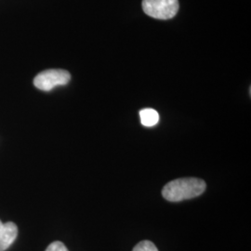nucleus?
<instances>
[{"mask_svg":"<svg viewBox=\"0 0 251 251\" xmlns=\"http://www.w3.org/2000/svg\"><path fill=\"white\" fill-rule=\"evenodd\" d=\"M206 182L197 178H182L172 180L162 190V196L170 202H179L198 198L206 190Z\"/></svg>","mask_w":251,"mask_h":251,"instance_id":"nucleus-1","label":"nucleus"},{"mask_svg":"<svg viewBox=\"0 0 251 251\" xmlns=\"http://www.w3.org/2000/svg\"><path fill=\"white\" fill-rule=\"evenodd\" d=\"M178 0H143L145 14L158 20L173 18L179 10Z\"/></svg>","mask_w":251,"mask_h":251,"instance_id":"nucleus-2","label":"nucleus"},{"mask_svg":"<svg viewBox=\"0 0 251 251\" xmlns=\"http://www.w3.org/2000/svg\"><path fill=\"white\" fill-rule=\"evenodd\" d=\"M70 79V73L62 69H50L39 73L34 79V85L38 90L50 91L57 86L68 84Z\"/></svg>","mask_w":251,"mask_h":251,"instance_id":"nucleus-3","label":"nucleus"},{"mask_svg":"<svg viewBox=\"0 0 251 251\" xmlns=\"http://www.w3.org/2000/svg\"><path fill=\"white\" fill-rule=\"evenodd\" d=\"M18 235V227L14 223H6L0 227V251L8 250Z\"/></svg>","mask_w":251,"mask_h":251,"instance_id":"nucleus-4","label":"nucleus"},{"mask_svg":"<svg viewBox=\"0 0 251 251\" xmlns=\"http://www.w3.org/2000/svg\"><path fill=\"white\" fill-rule=\"evenodd\" d=\"M140 117H141V122L144 126L151 127V126L156 125L159 122L158 113L151 108L142 110L140 112Z\"/></svg>","mask_w":251,"mask_h":251,"instance_id":"nucleus-5","label":"nucleus"},{"mask_svg":"<svg viewBox=\"0 0 251 251\" xmlns=\"http://www.w3.org/2000/svg\"><path fill=\"white\" fill-rule=\"evenodd\" d=\"M133 251H158V250L153 243L144 240L139 243L133 249Z\"/></svg>","mask_w":251,"mask_h":251,"instance_id":"nucleus-6","label":"nucleus"},{"mask_svg":"<svg viewBox=\"0 0 251 251\" xmlns=\"http://www.w3.org/2000/svg\"><path fill=\"white\" fill-rule=\"evenodd\" d=\"M46 251H69L67 250V248L64 246V244L60 241H56V242L51 243L48 248Z\"/></svg>","mask_w":251,"mask_h":251,"instance_id":"nucleus-7","label":"nucleus"},{"mask_svg":"<svg viewBox=\"0 0 251 251\" xmlns=\"http://www.w3.org/2000/svg\"><path fill=\"white\" fill-rule=\"evenodd\" d=\"M2 225H3V223H2V222H1V221H0V227H1V226H2Z\"/></svg>","mask_w":251,"mask_h":251,"instance_id":"nucleus-8","label":"nucleus"}]
</instances>
